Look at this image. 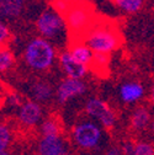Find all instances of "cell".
<instances>
[{"mask_svg": "<svg viewBox=\"0 0 154 155\" xmlns=\"http://www.w3.org/2000/svg\"><path fill=\"white\" fill-rule=\"evenodd\" d=\"M6 102L11 106V107H20L22 105V100H21V96L16 94V92H12L10 94L8 97H6Z\"/></svg>", "mask_w": 154, "mask_h": 155, "instance_id": "cell-24", "label": "cell"}, {"mask_svg": "<svg viewBox=\"0 0 154 155\" xmlns=\"http://www.w3.org/2000/svg\"><path fill=\"white\" fill-rule=\"evenodd\" d=\"M58 63L61 67V70L64 73L65 78H70V79H84L88 75L90 68L79 64L76 61L73 59L68 49H63L58 54Z\"/></svg>", "mask_w": 154, "mask_h": 155, "instance_id": "cell-10", "label": "cell"}, {"mask_svg": "<svg viewBox=\"0 0 154 155\" xmlns=\"http://www.w3.org/2000/svg\"><path fill=\"white\" fill-rule=\"evenodd\" d=\"M146 95V87L138 81H127L120 85L119 97L126 105H133L139 102Z\"/></svg>", "mask_w": 154, "mask_h": 155, "instance_id": "cell-11", "label": "cell"}, {"mask_svg": "<svg viewBox=\"0 0 154 155\" xmlns=\"http://www.w3.org/2000/svg\"><path fill=\"white\" fill-rule=\"evenodd\" d=\"M129 123L133 130L143 132L152 123V114L146 106H137L129 117Z\"/></svg>", "mask_w": 154, "mask_h": 155, "instance_id": "cell-15", "label": "cell"}, {"mask_svg": "<svg viewBox=\"0 0 154 155\" xmlns=\"http://www.w3.org/2000/svg\"><path fill=\"white\" fill-rule=\"evenodd\" d=\"M0 155H11L9 151H0Z\"/></svg>", "mask_w": 154, "mask_h": 155, "instance_id": "cell-30", "label": "cell"}, {"mask_svg": "<svg viewBox=\"0 0 154 155\" xmlns=\"http://www.w3.org/2000/svg\"><path fill=\"white\" fill-rule=\"evenodd\" d=\"M27 0H0V21H14L26 9Z\"/></svg>", "mask_w": 154, "mask_h": 155, "instance_id": "cell-12", "label": "cell"}, {"mask_svg": "<svg viewBox=\"0 0 154 155\" xmlns=\"http://www.w3.org/2000/svg\"><path fill=\"white\" fill-rule=\"evenodd\" d=\"M104 138L101 126L92 120H83L72 129V139L75 145L83 150H92L98 148Z\"/></svg>", "mask_w": 154, "mask_h": 155, "instance_id": "cell-5", "label": "cell"}, {"mask_svg": "<svg viewBox=\"0 0 154 155\" xmlns=\"http://www.w3.org/2000/svg\"><path fill=\"white\" fill-rule=\"evenodd\" d=\"M84 110L89 118L98 122L100 126L107 129L112 128L117 122V116L115 113V111L107 105V102H105L98 96L89 97L85 102Z\"/></svg>", "mask_w": 154, "mask_h": 155, "instance_id": "cell-6", "label": "cell"}, {"mask_svg": "<svg viewBox=\"0 0 154 155\" xmlns=\"http://www.w3.org/2000/svg\"><path fill=\"white\" fill-rule=\"evenodd\" d=\"M133 155H154V147L147 142H138L134 144Z\"/></svg>", "mask_w": 154, "mask_h": 155, "instance_id": "cell-21", "label": "cell"}, {"mask_svg": "<svg viewBox=\"0 0 154 155\" xmlns=\"http://www.w3.org/2000/svg\"><path fill=\"white\" fill-rule=\"evenodd\" d=\"M74 2L73 0H53V4H52V8L55 9L58 12H61L63 16L64 14L69 10V8L72 6Z\"/></svg>", "mask_w": 154, "mask_h": 155, "instance_id": "cell-23", "label": "cell"}, {"mask_svg": "<svg viewBox=\"0 0 154 155\" xmlns=\"http://www.w3.org/2000/svg\"><path fill=\"white\" fill-rule=\"evenodd\" d=\"M38 36L53 43L57 48H62L67 43L69 31L64 16L52 6L43 9L35 21Z\"/></svg>", "mask_w": 154, "mask_h": 155, "instance_id": "cell-3", "label": "cell"}, {"mask_svg": "<svg viewBox=\"0 0 154 155\" xmlns=\"http://www.w3.org/2000/svg\"><path fill=\"white\" fill-rule=\"evenodd\" d=\"M146 0H112V4L115 5L120 12L125 15H134L142 10L144 6Z\"/></svg>", "mask_w": 154, "mask_h": 155, "instance_id": "cell-16", "label": "cell"}, {"mask_svg": "<svg viewBox=\"0 0 154 155\" xmlns=\"http://www.w3.org/2000/svg\"><path fill=\"white\" fill-rule=\"evenodd\" d=\"M42 116H43L42 106L33 100L22 102V105L18 107V111H17L18 122L27 128L37 126L42 121Z\"/></svg>", "mask_w": 154, "mask_h": 155, "instance_id": "cell-8", "label": "cell"}, {"mask_svg": "<svg viewBox=\"0 0 154 155\" xmlns=\"http://www.w3.org/2000/svg\"><path fill=\"white\" fill-rule=\"evenodd\" d=\"M82 41H84L94 53L110 55L121 46L122 37L112 21L96 20Z\"/></svg>", "mask_w": 154, "mask_h": 155, "instance_id": "cell-2", "label": "cell"}, {"mask_svg": "<svg viewBox=\"0 0 154 155\" xmlns=\"http://www.w3.org/2000/svg\"><path fill=\"white\" fill-rule=\"evenodd\" d=\"M58 49L49 41L40 36L31 37L22 49V61L25 65L37 73H45L52 69L58 61Z\"/></svg>", "mask_w": 154, "mask_h": 155, "instance_id": "cell-1", "label": "cell"}, {"mask_svg": "<svg viewBox=\"0 0 154 155\" xmlns=\"http://www.w3.org/2000/svg\"><path fill=\"white\" fill-rule=\"evenodd\" d=\"M76 2H83V3H89L90 4V3L94 2V0H76Z\"/></svg>", "mask_w": 154, "mask_h": 155, "instance_id": "cell-28", "label": "cell"}, {"mask_svg": "<svg viewBox=\"0 0 154 155\" xmlns=\"http://www.w3.org/2000/svg\"><path fill=\"white\" fill-rule=\"evenodd\" d=\"M11 142H12L11 128L5 123H0V151H8Z\"/></svg>", "mask_w": 154, "mask_h": 155, "instance_id": "cell-19", "label": "cell"}, {"mask_svg": "<svg viewBox=\"0 0 154 155\" xmlns=\"http://www.w3.org/2000/svg\"><path fill=\"white\" fill-rule=\"evenodd\" d=\"M149 101L154 105V84L152 85V87L149 90Z\"/></svg>", "mask_w": 154, "mask_h": 155, "instance_id": "cell-27", "label": "cell"}, {"mask_svg": "<svg viewBox=\"0 0 154 155\" xmlns=\"http://www.w3.org/2000/svg\"><path fill=\"white\" fill-rule=\"evenodd\" d=\"M16 63L14 52L6 46L0 48V74L10 71Z\"/></svg>", "mask_w": 154, "mask_h": 155, "instance_id": "cell-18", "label": "cell"}, {"mask_svg": "<svg viewBox=\"0 0 154 155\" xmlns=\"http://www.w3.org/2000/svg\"><path fill=\"white\" fill-rule=\"evenodd\" d=\"M121 150H122V154H123V155H133L134 144H133L132 142H126V143L122 145Z\"/></svg>", "mask_w": 154, "mask_h": 155, "instance_id": "cell-25", "label": "cell"}, {"mask_svg": "<svg viewBox=\"0 0 154 155\" xmlns=\"http://www.w3.org/2000/svg\"><path fill=\"white\" fill-rule=\"evenodd\" d=\"M88 91V85L82 79L64 78L55 87V100L59 105H65L72 99L79 97Z\"/></svg>", "mask_w": 154, "mask_h": 155, "instance_id": "cell-7", "label": "cell"}, {"mask_svg": "<svg viewBox=\"0 0 154 155\" xmlns=\"http://www.w3.org/2000/svg\"><path fill=\"white\" fill-rule=\"evenodd\" d=\"M40 133L42 137H55V135H61V133H62L61 122L54 117L46 118L40 126Z\"/></svg>", "mask_w": 154, "mask_h": 155, "instance_id": "cell-17", "label": "cell"}, {"mask_svg": "<svg viewBox=\"0 0 154 155\" xmlns=\"http://www.w3.org/2000/svg\"><path fill=\"white\" fill-rule=\"evenodd\" d=\"M30 95L32 96L33 101L38 104H47L52 100L53 94H55V90H53L52 85L42 79H36L30 84L28 87Z\"/></svg>", "mask_w": 154, "mask_h": 155, "instance_id": "cell-13", "label": "cell"}, {"mask_svg": "<svg viewBox=\"0 0 154 155\" xmlns=\"http://www.w3.org/2000/svg\"><path fill=\"white\" fill-rule=\"evenodd\" d=\"M38 155H70L67 140L62 135L41 137L37 143Z\"/></svg>", "mask_w": 154, "mask_h": 155, "instance_id": "cell-9", "label": "cell"}, {"mask_svg": "<svg viewBox=\"0 0 154 155\" xmlns=\"http://www.w3.org/2000/svg\"><path fill=\"white\" fill-rule=\"evenodd\" d=\"M110 62V55L109 54H101V53H94L92 63L90 69L92 70H106Z\"/></svg>", "mask_w": 154, "mask_h": 155, "instance_id": "cell-20", "label": "cell"}, {"mask_svg": "<svg viewBox=\"0 0 154 155\" xmlns=\"http://www.w3.org/2000/svg\"><path fill=\"white\" fill-rule=\"evenodd\" d=\"M64 18L72 41L83 40V37L96 21L92 6L89 3L76 0L64 14Z\"/></svg>", "mask_w": 154, "mask_h": 155, "instance_id": "cell-4", "label": "cell"}, {"mask_svg": "<svg viewBox=\"0 0 154 155\" xmlns=\"http://www.w3.org/2000/svg\"><path fill=\"white\" fill-rule=\"evenodd\" d=\"M11 40V30L6 22L0 21V48L6 47Z\"/></svg>", "mask_w": 154, "mask_h": 155, "instance_id": "cell-22", "label": "cell"}, {"mask_svg": "<svg viewBox=\"0 0 154 155\" xmlns=\"http://www.w3.org/2000/svg\"><path fill=\"white\" fill-rule=\"evenodd\" d=\"M152 130L154 133V113H153V118H152Z\"/></svg>", "mask_w": 154, "mask_h": 155, "instance_id": "cell-29", "label": "cell"}, {"mask_svg": "<svg viewBox=\"0 0 154 155\" xmlns=\"http://www.w3.org/2000/svg\"><path fill=\"white\" fill-rule=\"evenodd\" d=\"M105 155H122V150L119 147H111L107 149Z\"/></svg>", "mask_w": 154, "mask_h": 155, "instance_id": "cell-26", "label": "cell"}, {"mask_svg": "<svg viewBox=\"0 0 154 155\" xmlns=\"http://www.w3.org/2000/svg\"><path fill=\"white\" fill-rule=\"evenodd\" d=\"M70 53V55L73 57V59L76 61L79 64L85 65V67H91L92 63V58H94V52L89 48V46L82 41H72L69 43V47L67 48Z\"/></svg>", "mask_w": 154, "mask_h": 155, "instance_id": "cell-14", "label": "cell"}]
</instances>
